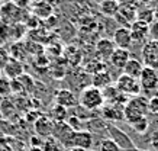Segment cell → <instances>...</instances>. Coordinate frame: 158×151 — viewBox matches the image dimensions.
Returning <instances> with one entry per match:
<instances>
[{
	"mask_svg": "<svg viewBox=\"0 0 158 151\" xmlns=\"http://www.w3.org/2000/svg\"><path fill=\"white\" fill-rule=\"evenodd\" d=\"M148 102L149 98L145 94H138L134 98H129L128 103L123 107V119L125 122L131 125L136 122L138 119L149 115V109H148Z\"/></svg>",
	"mask_w": 158,
	"mask_h": 151,
	"instance_id": "1",
	"label": "cell"
},
{
	"mask_svg": "<svg viewBox=\"0 0 158 151\" xmlns=\"http://www.w3.org/2000/svg\"><path fill=\"white\" fill-rule=\"evenodd\" d=\"M105 105V99H103V93L99 89L89 86V87L83 89L80 96H78V106L84 107L86 111H96L102 109Z\"/></svg>",
	"mask_w": 158,
	"mask_h": 151,
	"instance_id": "2",
	"label": "cell"
},
{
	"mask_svg": "<svg viewBox=\"0 0 158 151\" xmlns=\"http://www.w3.org/2000/svg\"><path fill=\"white\" fill-rule=\"evenodd\" d=\"M23 10L19 9L13 2H6L0 6V19L5 25H18L23 20Z\"/></svg>",
	"mask_w": 158,
	"mask_h": 151,
	"instance_id": "3",
	"label": "cell"
},
{
	"mask_svg": "<svg viewBox=\"0 0 158 151\" xmlns=\"http://www.w3.org/2000/svg\"><path fill=\"white\" fill-rule=\"evenodd\" d=\"M116 89L128 98H134V96H138L141 93V86H139L138 78H134L131 76H126V74H120L118 77Z\"/></svg>",
	"mask_w": 158,
	"mask_h": 151,
	"instance_id": "4",
	"label": "cell"
},
{
	"mask_svg": "<svg viewBox=\"0 0 158 151\" xmlns=\"http://www.w3.org/2000/svg\"><path fill=\"white\" fill-rule=\"evenodd\" d=\"M138 82L141 86V92L147 93V94H152L158 90V71L149 67H144Z\"/></svg>",
	"mask_w": 158,
	"mask_h": 151,
	"instance_id": "5",
	"label": "cell"
},
{
	"mask_svg": "<svg viewBox=\"0 0 158 151\" xmlns=\"http://www.w3.org/2000/svg\"><path fill=\"white\" fill-rule=\"evenodd\" d=\"M141 58L145 67H149L158 71V42L157 41H147L141 49Z\"/></svg>",
	"mask_w": 158,
	"mask_h": 151,
	"instance_id": "6",
	"label": "cell"
},
{
	"mask_svg": "<svg viewBox=\"0 0 158 151\" xmlns=\"http://www.w3.org/2000/svg\"><path fill=\"white\" fill-rule=\"evenodd\" d=\"M94 136L89 129H80L74 131L70 140V148H77L83 151H90L93 148Z\"/></svg>",
	"mask_w": 158,
	"mask_h": 151,
	"instance_id": "7",
	"label": "cell"
},
{
	"mask_svg": "<svg viewBox=\"0 0 158 151\" xmlns=\"http://www.w3.org/2000/svg\"><path fill=\"white\" fill-rule=\"evenodd\" d=\"M107 134H109V138L110 140H113V141L118 144L120 150H136V147H135L134 141L131 140V136L123 132L120 128L115 127V125H112V124H107Z\"/></svg>",
	"mask_w": 158,
	"mask_h": 151,
	"instance_id": "8",
	"label": "cell"
},
{
	"mask_svg": "<svg viewBox=\"0 0 158 151\" xmlns=\"http://www.w3.org/2000/svg\"><path fill=\"white\" fill-rule=\"evenodd\" d=\"M74 129H73L67 122H54V129H52V138L57 140L62 147L70 148V140Z\"/></svg>",
	"mask_w": 158,
	"mask_h": 151,
	"instance_id": "9",
	"label": "cell"
},
{
	"mask_svg": "<svg viewBox=\"0 0 158 151\" xmlns=\"http://www.w3.org/2000/svg\"><path fill=\"white\" fill-rule=\"evenodd\" d=\"M55 105L65 107V109H71L78 105V98L76 96V93L70 90V89H60L55 92Z\"/></svg>",
	"mask_w": 158,
	"mask_h": 151,
	"instance_id": "10",
	"label": "cell"
},
{
	"mask_svg": "<svg viewBox=\"0 0 158 151\" xmlns=\"http://www.w3.org/2000/svg\"><path fill=\"white\" fill-rule=\"evenodd\" d=\"M136 12H138V7H134V6H120L118 13L115 15V19L123 28H129L131 25L136 20Z\"/></svg>",
	"mask_w": 158,
	"mask_h": 151,
	"instance_id": "11",
	"label": "cell"
},
{
	"mask_svg": "<svg viewBox=\"0 0 158 151\" xmlns=\"http://www.w3.org/2000/svg\"><path fill=\"white\" fill-rule=\"evenodd\" d=\"M123 105L118 103H105L102 107V116L109 122H119L123 119Z\"/></svg>",
	"mask_w": 158,
	"mask_h": 151,
	"instance_id": "12",
	"label": "cell"
},
{
	"mask_svg": "<svg viewBox=\"0 0 158 151\" xmlns=\"http://www.w3.org/2000/svg\"><path fill=\"white\" fill-rule=\"evenodd\" d=\"M113 44L116 45V48H123V49H129V47L132 45V36H131L129 28H123L120 26L113 32Z\"/></svg>",
	"mask_w": 158,
	"mask_h": 151,
	"instance_id": "13",
	"label": "cell"
},
{
	"mask_svg": "<svg viewBox=\"0 0 158 151\" xmlns=\"http://www.w3.org/2000/svg\"><path fill=\"white\" fill-rule=\"evenodd\" d=\"M116 49V45L113 44V41L109 38H102L97 41L96 44V54L100 57L102 61L109 60L110 55L113 54V51Z\"/></svg>",
	"mask_w": 158,
	"mask_h": 151,
	"instance_id": "14",
	"label": "cell"
},
{
	"mask_svg": "<svg viewBox=\"0 0 158 151\" xmlns=\"http://www.w3.org/2000/svg\"><path fill=\"white\" fill-rule=\"evenodd\" d=\"M52 129H54V122L48 116H39L35 121V132L39 136L45 138V140L52 135Z\"/></svg>",
	"mask_w": 158,
	"mask_h": 151,
	"instance_id": "15",
	"label": "cell"
},
{
	"mask_svg": "<svg viewBox=\"0 0 158 151\" xmlns=\"http://www.w3.org/2000/svg\"><path fill=\"white\" fill-rule=\"evenodd\" d=\"M131 60V52L129 49H123V48H116L113 51V54L110 55V64L116 68H120L123 70V67L126 65V63Z\"/></svg>",
	"mask_w": 158,
	"mask_h": 151,
	"instance_id": "16",
	"label": "cell"
},
{
	"mask_svg": "<svg viewBox=\"0 0 158 151\" xmlns=\"http://www.w3.org/2000/svg\"><path fill=\"white\" fill-rule=\"evenodd\" d=\"M129 32L134 42H144L148 38V25L142 23L139 20H135L129 26Z\"/></svg>",
	"mask_w": 158,
	"mask_h": 151,
	"instance_id": "17",
	"label": "cell"
},
{
	"mask_svg": "<svg viewBox=\"0 0 158 151\" xmlns=\"http://www.w3.org/2000/svg\"><path fill=\"white\" fill-rule=\"evenodd\" d=\"M3 71H5L6 77L9 80H16L23 74V63L16 58H10L7 65L3 68Z\"/></svg>",
	"mask_w": 158,
	"mask_h": 151,
	"instance_id": "18",
	"label": "cell"
},
{
	"mask_svg": "<svg viewBox=\"0 0 158 151\" xmlns=\"http://www.w3.org/2000/svg\"><path fill=\"white\" fill-rule=\"evenodd\" d=\"M112 76L107 70H103V71H99V73L93 74L91 77V86L93 87L99 89V90H105L106 87L112 86Z\"/></svg>",
	"mask_w": 158,
	"mask_h": 151,
	"instance_id": "19",
	"label": "cell"
},
{
	"mask_svg": "<svg viewBox=\"0 0 158 151\" xmlns=\"http://www.w3.org/2000/svg\"><path fill=\"white\" fill-rule=\"evenodd\" d=\"M144 67L145 65L142 64V61H139V60H136V58H131L129 61L126 63V65L123 67V74L131 76V77H134V78H139Z\"/></svg>",
	"mask_w": 158,
	"mask_h": 151,
	"instance_id": "20",
	"label": "cell"
},
{
	"mask_svg": "<svg viewBox=\"0 0 158 151\" xmlns=\"http://www.w3.org/2000/svg\"><path fill=\"white\" fill-rule=\"evenodd\" d=\"M119 7L120 6L116 0H102L100 5H99L100 13L107 16V18H115V15L118 13Z\"/></svg>",
	"mask_w": 158,
	"mask_h": 151,
	"instance_id": "21",
	"label": "cell"
},
{
	"mask_svg": "<svg viewBox=\"0 0 158 151\" xmlns=\"http://www.w3.org/2000/svg\"><path fill=\"white\" fill-rule=\"evenodd\" d=\"M157 19V16H155V12H154L152 7H149V6H145L142 9H138L136 12V20L139 22H142L145 25H151L154 20Z\"/></svg>",
	"mask_w": 158,
	"mask_h": 151,
	"instance_id": "22",
	"label": "cell"
},
{
	"mask_svg": "<svg viewBox=\"0 0 158 151\" xmlns=\"http://www.w3.org/2000/svg\"><path fill=\"white\" fill-rule=\"evenodd\" d=\"M49 119L52 122H65L68 118V109L60 106V105H54L51 107V112H49Z\"/></svg>",
	"mask_w": 158,
	"mask_h": 151,
	"instance_id": "23",
	"label": "cell"
},
{
	"mask_svg": "<svg viewBox=\"0 0 158 151\" xmlns=\"http://www.w3.org/2000/svg\"><path fill=\"white\" fill-rule=\"evenodd\" d=\"M51 13H52V7L47 2H39L34 5V15L39 16V18H48Z\"/></svg>",
	"mask_w": 158,
	"mask_h": 151,
	"instance_id": "24",
	"label": "cell"
},
{
	"mask_svg": "<svg viewBox=\"0 0 158 151\" xmlns=\"http://www.w3.org/2000/svg\"><path fill=\"white\" fill-rule=\"evenodd\" d=\"M129 127L132 128L135 132H138V134H145V132L148 131V128H149V119H148V116L141 118V119H138L136 122L131 124Z\"/></svg>",
	"mask_w": 158,
	"mask_h": 151,
	"instance_id": "25",
	"label": "cell"
},
{
	"mask_svg": "<svg viewBox=\"0 0 158 151\" xmlns=\"http://www.w3.org/2000/svg\"><path fill=\"white\" fill-rule=\"evenodd\" d=\"M12 94V82L7 77H0V98H7Z\"/></svg>",
	"mask_w": 158,
	"mask_h": 151,
	"instance_id": "26",
	"label": "cell"
},
{
	"mask_svg": "<svg viewBox=\"0 0 158 151\" xmlns=\"http://www.w3.org/2000/svg\"><path fill=\"white\" fill-rule=\"evenodd\" d=\"M99 151H122L118 147V144H116L113 140H110L109 136L107 138H103L100 141V144H99Z\"/></svg>",
	"mask_w": 158,
	"mask_h": 151,
	"instance_id": "27",
	"label": "cell"
},
{
	"mask_svg": "<svg viewBox=\"0 0 158 151\" xmlns=\"http://www.w3.org/2000/svg\"><path fill=\"white\" fill-rule=\"evenodd\" d=\"M10 58H12V57H10L9 51L6 48H3V47H0V70H2V71H3V68L7 65Z\"/></svg>",
	"mask_w": 158,
	"mask_h": 151,
	"instance_id": "28",
	"label": "cell"
},
{
	"mask_svg": "<svg viewBox=\"0 0 158 151\" xmlns=\"http://www.w3.org/2000/svg\"><path fill=\"white\" fill-rule=\"evenodd\" d=\"M60 142L57 140H54L52 136L47 138V141L44 142V151H57V148H60Z\"/></svg>",
	"mask_w": 158,
	"mask_h": 151,
	"instance_id": "29",
	"label": "cell"
},
{
	"mask_svg": "<svg viewBox=\"0 0 158 151\" xmlns=\"http://www.w3.org/2000/svg\"><path fill=\"white\" fill-rule=\"evenodd\" d=\"M148 38L151 41H157L158 42V19H155L148 26Z\"/></svg>",
	"mask_w": 158,
	"mask_h": 151,
	"instance_id": "30",
	"label": "cell"
},
{
	"mask_svg": "<svg viewBox=\"0 0 158 151\" xmlns=\"http://www.w3.org/2000/svg\"><path fill=\"white\" fill-rule=\"evenodd\" d=\"M148 109H149V113H151V115L158 113V94H155V96H151V98H149Z\"/></svg>",
	"mask_w": 158,
	"mask_h": 151,
	"instance_id": "31",
	"label": "cell"
},
{
	"mask_svg": "<svg viewBox=\"0 0 158 151\" xmlns=\"http://www.w3.org/2000/svg\"><path fill=\"white\" fill-rule=\"evenodd\" d=\"M119 6H134V7H138L141 3H139V0H116Z\"/></svg>",
	"mask_w": 158,
	"mask_h": 151,
	"instance_id": "32",
	"label": "cell"
},
{
	"mask_svg": "<svg viewBox=\"0 0 158 151\" xmlns=\"http://www.w3.org/2000/svg\"><path fill=\"white\" fill-rule=\"evenodd\" d=\"M13 3L19 9H22V10H25V9H28L29 7V5L32 3V0H13Z\"/></svg>",
	"mask_w": 158,
	"mask_h": 151,
	"instance_id": "33",
	"label": "cell"
},
{
	"mask_svg": "<svg viewBox=\"0 0 158 151\" xmlns=\"http://www.w3.org/2000/svg\"><path fill=\"white\" fill-rule=\"evenodd\" d=\"M151 147H152L154 151H158V129L152 132L151 135Z\"/></svg>",
	"mask_w": 158,
	"mask_h": 151,
	"instance_id": "34",
	"label": "cell"
},
{
	"mask_svg": "<svg viewBox=\"0 0 158 151\" xmlns=\"http://www.w3.org/2000/svg\"><path fill=\"white\" fill-rule=\"evenodd\" d=\"M151 2H155V0H139V3H142V5H145V6H148Z\"/></svg>",
	"mask_w": 158,
	"mask_h": 151,
	"instance_id": "35",
	"label": "cell"
},
{
	"mask_svg": "<svg viewBox=\"0 0 158 151\" xmlns=\"http://www.w3.org/2000/svg\"><path fill=\"white\" fill-rule=\"evenodd\" d=\"M154 12H155V16H158V0H155V5H154Z\"/></svg>",
	"mask_w": 158,
	"mask_h": 151,
	"instance_id": "36",
	"label": "cell"
},
{
	"mask_svg": "<svg viewBox=\"0 0 158 151\" xmlns=\"http://www.w3.org/2000/svg\"><path fill=\"white\" fill-rule=\"evenodd\" d=\"M135 151H147V150H135Z\"/></svg>",
	"mask_w": 158,
	"mask_h": 151,
	"instance_id": "37",
	"label": "cell"
},
{
	"mask_svg": "<svg viewBox=\"0 0 158 151\" xmlns=\"http://www.w3.org/2000/svg\"><path fill=\"white\" fill-rule=\"evenodd\" d=\"M0 77H2V70H0Z\"/></svg>",
	"mask_w": 158,
	"mask_h": 151,
	"instance_id": "38",
	"label": "cell"
}]
</instances>
